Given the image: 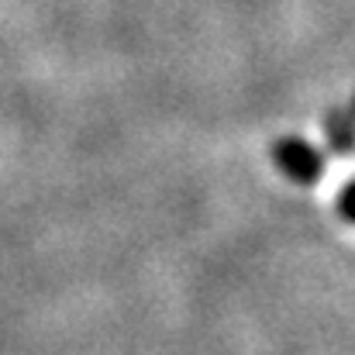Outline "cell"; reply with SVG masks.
Instances as JSON below:
<instances>
[{
	"label": "cell",
	"mask_w": 355,
	"mask_h": 355,
	"mask_svg": "<svg viewBox=\"0 0 355 355\" xmlns=\"http://www.w3.org/2000/svg\"><path fill=\"white\" fill-rule=\"evenodd\" d=\"M276 162L293 183H318V176L324 173V159L307 138H279Z\"/></svg>",
	"instance_id": "cell-1"
},
{
	"label": "cell",
	"mask_w": 355,
	"mask_h": 355,
	"mask_svg": "<svg viewBox=\"0 0 355 355\" xmlns=\"http://www.w3.org/2000/svg\"><path fill=\"white\" fill-rule=\"evenodd\" d=\"M338 211H342L345 221H352L355 225V180L352 183H345V190H342V197H338Z\"/></svg>",
	"instance_id": "cell-3"
},
{
	"label": "cell",
	"mask_w": 355,
	"mask_h": 355,
	"mask_svg": "<svg viewBox=\"0 0 355 355\" xmlns=\"http://www.w3.org/2000/svg\"><path fill=\"white\" fill-rule=\"evenodd\" d=\"M349 111H352V118H355V101H352V107H349Z\"/></svg>",
	"instance_id": "cell-4"
},
{
	"label": "cell",
	"mask_w": 355,
	"mask_h": 355,
	"mask_svg": "<svg viewBox=\"0 0 355 355\" xmlns=\"http://www.w3.org/2000/svg\"><path fill=\"white\" fill-rule=\"evenodd\" d=\"M324 135L335 152H355V118L352 111H331L324 121Z\"/></svg>",
	"instance_id": "cell-2"
}]
</instances>
